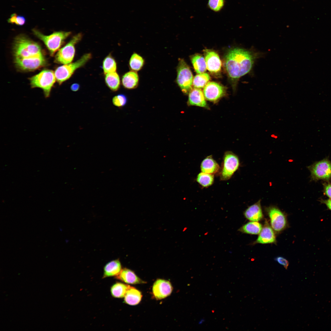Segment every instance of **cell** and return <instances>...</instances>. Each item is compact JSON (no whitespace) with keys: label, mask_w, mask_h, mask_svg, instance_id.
I'll return each mask as SVG.
<instances>
[{"label":"cell","mask_w":331,"mask_h":331,"mask_svg":"<svg viewBox=\"0 0 331 331\" xmlns=\"http://www.w3.org/2000/svg\"><path fill=\"white\" fill-rule=\"evenodd\" d=\"M261 55L253 50L239 48L230 49L226 52L224 57V67L234 89L239 78L251 71Z\"/></svg>","instance_id":"obj_1"},{"label":"cell","mask_w":331,"mask_h":331,"mask_svg":"<svg viewBox=\"0 0 331 331\" xmlns=\"http://www.w3.org/2000/svg\"><path fill=\"white\" fill-rule=\"evenodd\" d=\"M14 58L27 59L43 54L41 48L37 43L23 34L14 39L13 46Z\"/></svg>","instance_id":"obj_2"},{"label":"cell","mask_w":331,"mask_h":331,"mask_svg":"<svg viewBox=\"0 0 331 331\" xmlns=\"http://www.w3.org/2000/svg\"><path fill=\"white\" fill-rule=\"evenodd\" d=\"M33 34L45 44L51 56H53L63 44L65 40L69 36L70 32H55L49 35H45L38 30L33 29Z\"/></svg>","instance_id":"obj_3"},{"label":"cell","mask_w":331,"mask_h":331,"mask_svg":"<svg viewBox=\"0 0 331 331\" xmlns=\"http://www.w3.org/2000/svg\"><path fill=\"white\" fill-rule=\"evenodd\" d=\"M32 88H39L43 90L45 97H49L56 80L53 71L45 69L29 78Z\"/></svg>","instance_id":"obj_4"},{"label":"cell","mask_w":331,"mask_h":331,"mask_svg":"<svg viewBox=\"0 0 331 331\" xmlns=\"http://www.w3.org/2000/svg\"><path fill=\"white\" fill-rule=\"evenodd\" d=\"M92 57L91 53L86 54L74 62L57 67L54 72L56 81L59 85H61L69 79L77 69L84 65Z\"/></svg>","instance_id":"obj_5"},{"label":"cell","mask_w":331,"mask_h":331,"mask_svg":"<svg viewBox=\"0 0 331 331\" xmlns=\"http://www.w3.org/2000/svg\"><path fill=\"white\" fill-rule=\"evenodd\" d=\"M177 72V84L184 93H189L192 89L193 77L190 68L183 59H179Z\"/></svg>","instance_id":"obj_6"},{"label":"cell","mask_w":331,"mask_h":331,"mask_svg":"<svg viewBox=\"0 0 331 331\" xmlns=\"http://www.w3.org/2000/svg\"><path fill=\"white\" fill-rule=\"evenodd\" d=\"M82 37L81 33L74 36L65 46L60 49L55 55V62L58 63L66 64L73 60L75 53V45Z\"/></svg>","instance_id":"obj_7"},{"label":"cell","mask_w":331,"mask_h":331,"mask_svg":"<svg viewBox=\"0 0 331 331\" xmlns=\"http://www.w3.org/2000/svg\"><path fill=\"white\" fill-rule=\"evenodd\" d=\"M308 168L313 180L328 181L331 179V162L327 158L316 162Z\"/></svg>","instance_id":"obj_8"},{"label":"cell","mask_w":331,"mask_h":331,"mask_svg":"<svg viewBox=\"0 0 331 331\" xmlns=\"http://www.w3.org/2000/svg\"><path fill=\"white\" fill-rule=\"evenodd\" d=\"M239 166V161L238 157L231 151L226 152L220 173V179L226 181L230 179L238 169Z\"/></svg>","instance_id":"obj_9"},{"label":"cell","mask_w":331,"mask_h":331,"mask_svg":"<svg viewBox=\"0 0 331 331\" xmlns=\"http://www.w3.org/2000/svg\"><path fill=\"white\" fill-rule=\"evenodd\" d=\"M14 63L18 69L25 71H32L43 66L46 64L44 54L27 59L14 58Z\"/></svg>","instance_id":"obj_10"},{"label":"cell","mask_w":331,"mask_h":331,"mask_svg":"<svg viewBox=\"0 0 331 331\" xmlns=\"http://www.w3.org/2000/svg\"><path fill=\"white\" fill-rule=\"evenodd\" d=\"M226 92V87L217 82H208L204 87V94L205 98L212 102H216L224 96Z\"/></svg>","instance_id":"obj_11"},{"label":"cell","mask_w":331,"mask_h":331,"mask_svg":"<svg viewBox=\"0 0 331 331\" xmlns=\"http://www.w3.org/2000/svg\"><path fill=\"white\" fill-rule=\"evenodd\" d=\"M173 287L169 281L162 279L157 280L152 286V294L157 300L164 299L169 296L172 292Z\"/></svg>","instance_id":"obj_12"},{"label":"cell","mask_w":331,"mask_h":331,"mask_svg":"<svg viewBox=\"0 0 331 331\" xmlns=\"http://www.w3.org/2000/svg\"><path fill=\"white\" fill-rule=\"evenodd\" d=\"M270 218L272 228L276 231H280L284 229L286 225V220L284 214L278 208L270 207L267 208Z\"/></svg>","instance_id":"obj_13"},{"label":"cell","mask_w":331,"mask_h":331,"mask_svg":"<svg viewBox=\"0 0 331 331\" xmlns=\"http://www.w3.org/2000/svg\"><path fill=\"white\" fill-rule=\"evenodd\" d=\"M204 54L207 69L213 74L219 73L221 70L222 63L218 54L213 51L205 49Z\"/></svg>","instance_id":"obj_14"},{"label":"cell","mask_w":331,"mask_h":331,"mask_svg":"<svg viewBox=\"0 0 331 331\" xmlns=\"http://www.w3.org/2000/svg\"><path fill=\"white\" fill-rule=\"evenodd\" d=\"M204 93L201 89H192L189 93L188 103L189 105L208 108Z\"/></svg>","instance_id":"obj_15"},{"label":"cell","mask_w":331,"mask_h":331,"mask_svg":"<svg viewBox=\"0 0 331 331\" xmlns=\"http://www.w3.org/2000/svg\"><path fill=\"white\" fill-rule=\"evenodd\" d=\"M115 278L117 280L129 284H136L146 283L139 278L133 271L126 268L122 269Z\"/></svg>","instance_id":"obj_16"},{"label":"cell","mask_w":331,"mask_h":331,"mask_svg":"<svg viewBox=\"0 0 331 331\" xmlns=\"http://www.w3.org/2000/svg\"><path fill=\"white\" fill-rule=\"evenodd\" d=\"M244 215L248 219L253 221H258L263 217L261 204V200L249 207L245 211Z\"/></svg>","instance_id":"obj_17"},{"label":"cell","mask_w":331,"mask_h":331,"mask_svg":"<svg viewBox=\"0 0 331 331\" xmlns=\"http://www.w3.org/2000/svg\"><path fill=\"white\" fill-rule=\"evenodd\" d=\"M122 269L121 264L119 260L110 261L104 267L103 278L116 276L120 273Z\"/></svg>","instance_id":"obj_18"},{"label":"cell","mask_w":331,"mask_h":331,"mask_svg":"<svg viewBox=\"0 0 331 331\" xmlns=\"http://www.w3.org/2000/svg\"><path fill=\"white\" fill-rule=\"evenodd\" d=\"M142 297V293L139 291L130 286L124 297V301L127 304L136 305L140 302Z\"/></svg>","instance_id":"obj_19"},{"label":"cell","mask_w":331,"mask_h":331,"mask_svg":"<svg viewBox=\"0 0 331 331\" xmlns=\"http://www.w3.org/2000/svg\"><path fill=\"white\" fill-rule=\"evenodd\" d=\"M200 167L202 172L212 174L217 173L220 169L219 165L211 156H208L203 160Z\"/></svg>","instance_id":"obj_20"},{"label":"cell","mask_w":331,"mask_h":331,"mask_svg":"<svg viewBox=\"0 0 331 331\" xmlns=\"http://www.w3.org/2000/svg\"><path fill=\"white\" fill-rule=\"evenodd\" d=\"M139 78L136 71L132 70L125 73L122 77V83L125 88L131 89L135 88L139 83Z\"/></svg>","instance_id":"obj_21"},{"label":"cell","mask_w":331,"mask_h":331,"mask_svg":"<svg viewBox=\"0 0 331 331\" xmlns=\"http://www.w3.org/2000/svg\"><path fill=\"white\" fill-rule=\"evenodd\" d=\"M275 241L276 237L273 230L269 226L266 225L262 229L256 242L264 244L272 243Z\"/></svg>","instance_id":"obj_22"},{"label":"cell","mask_w":331,"mask_h":331,"mask_svg":"<svg viewBox=\"0 0 331 331\" xmlns=\"http://www.w3.org/2000/svg\"><path fill=\"white\" fill-rule=\"evenodd\" d=\"M105 81L106 85L112 91H117L120 86V78L116 72L108 73L105 74Z\"/></svg>","instance_id":"obj_23"},{"label":"cell","mask_w":331,"mask_h":331,"mask_svg":"<svg viewBox=\"0 0 331 331\" xmlns=\"http://www.w3.org/2000/svg\"><path fill=\"white\" fill-rule=\"evenodd\" d=\"M191 59L196 72L198 74L204 73L207 66L205 58L201 54H195L191 56Z\"/></svg>","instance_id":"obj_24"},{"label":"cell","mask_w":331,"mask_h":331,"mask_svg":"<svg viewBox=\"0 0 331 331\" xmlns=\"http://www.w3.org/2000/svg\"><path fill=\"white\" fill-rule=\"evenodd\" d=\"M131 286L120 282H116L111 287L110 292L112 296L115 298H124L128 289Z\"/></svg>","instance_id":"obj_25"},{"label":"cell","mask_w":331,"mask_h":331,"mask_svg":"<svg viewBox=\"0 0 331 331\" xmlns=\"http://www.w3.org/2000/svg\"><path fill=\"white\" fill-rule=\"evenodd\" d=\"M262 229L261 224L257 221L249 222L243 225L239 230L243 233L253 234H259Z\"/></svg>","instance_id":"obj_26"},{"label":"cell","mask_w":331,"mask_h":331,"mask_svg":"<svg viewBox=\"0 0 331 331\" xmlns=\"http://www.w3.org/2000/svg\"><path fill=\"white\" fill-rule=\"evenodd\" d=\"M144 63V60L141 56L136 53H134L130 58L129 65L131 70L138 71L142 68Z\"/></svg>","instance_id":"obj_27"},{"label":"cell","mask_w":331,"mask_h":331,"mask_svg":"<svg viewBox=\"0 0 331 331\" xmlns=\"http://www.w3.org/2000/svg\"><path fill=\"white\" fill-rule=\"evenodd\" d=\"M210 79L209 75L207 73L198 74L193 79L192 85L196 88H203L208 83Z\"/></svg>","instance_id":"obj_28"},{"label":"cell","mask_w":331,"mask_h":331,"mask_svg":"<svg viewBox=\"0 0 331 331\" xmlns=\"http://www.w3.org/2000/svg\"><path fill=\"white\" fill-rule=\"evenodd\" d=\"M103 68L105 74L109 73L116 72V64L114 59L109 55L104 59L103 63Z\"/></svg>","instance_id":"obj_29"},{"label":"cell","mask_w":331,"mask_h":331,"mask_svg":"<svg viewBox=\"0 0 331 331\" xmlns=\"http://www.w3.org/2000/svg\"><path fill=\"white\" fill-rule=\"evenodd\" d=\"M214 181L213 174L201 172L197 175V181L202 186L207 187L211 185Z\"/></svg>","instance_id":"obj_30"},{"label":"cell","mask_w":331,"mask_h":331,"mask_svg":"<svg viewBox=\"0 0 331 331\" xmlns=\"http://www.w3.org/2000/svg\"><path fill=\"white\" fill-rule=\"evenodd\" d=\"M112 101L113 104L118 107L124 106L127 102L126 96L123 94H119L113 97Z\"/></svg>","instance_id":"obj_31"},{"label":"cell","mask_w":331,"mask_h":331,"mask_svg":"<svg viewBox=\"0 0 331 331\" xmlns=\"http://www.w3.org/2000/svg\"><path fill=\"white\" fill-rule=\"evenodd\" d=\"M224 4V0H209L208 5L211 10L218 12L222 9Z\"/></svg>","instance_id":"obj_32"},{"label":"cell","mask_w":331,"mask_h":331,"mask_svg":"<svg viewBox=\"0 0 331 331\" xmlns=\"http://www.w3.org/2000/svg\"><path fill=\"white\" fill-rule=\"evenodd\" d=\"M324 193L330 199H331V183H325L323 184Z\"/></svg>","instance_id":"obj_33"},{"label":"cell","mask_w":331,"mask_h":331,"mask_svg":"<svg viewBox=\"0 0 331 331\" xmlns=\"http://www.w3.org/2000/svg\"><path fill=\"white\" fill-rule=\"evenodd\" d=\"M275 260L279 263L283 265L286 269H287L289 263L286 259L282 257H277Z\"/></svg>","instance_id":"obj_34"},{"label":"cell","mask_w":331,"mask_h":331,"mask_svg":"<svg viewBox=\"0 0 331 331\" xmlns=\"http://www.w3.org/2000/svg\"><path fill=\"white\" fill-rule=\"evenodd\" d=\"M26 21V19L24 16L21 15H17L15 24L17 25L22 26L25 24Z\"/></svg>","instance_id":"obj_35"},{"label":"cell","mask_w":331,"mask_h":331,"mask_svg":"<svg viewBox=\"0 0 331 331\" xmlns=\"http://www.w3.org/2000/svg\"><path fill=\"white\" fill-rule=\"evenodd\" d=\"M17 16V15L16 13L12 14L10 18L7 20L8 22L12 24H15Z\"/></svg>","instance_id":"obj_36"},{"label":"cell","mask_w":331,"mask_h":331,"mask_svg":"<svg viewBox=\"0 0 331 331\" xmlns=\"http://www.w3.org/2000/svg\"><path fill=\"white\" fill-rule=\"evenodd\" d=\"M320 201L325 204L328 208L331 211V199L327 200H321Z\"/></svg>","instance_id":"obj_37"},{"label":"cell","mask_w":331,"mask_h":331,"mask_svg":"<svg viewBox=\"0 0 331 331\" xmlns=\"http://www.w3.org/2000/svg\"><path fill=\"white\" fill-rule=\"evenodd\" d=\"M80 87V85L78 83H74L71 86L70 89L72 91L76 92L79 89Z\"/></svg>","instance_id":"obj_38"}]
</instances>
